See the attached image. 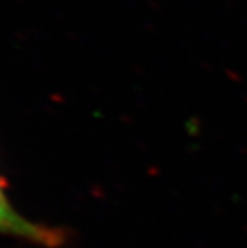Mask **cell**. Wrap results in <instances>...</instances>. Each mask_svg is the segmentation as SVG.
Returning a JSON list of instances; mask_svg holds the SVG:
<instances>
[{"mask_svg":"<svg viewBox=\"0 0 247 248\" xmlns=\"http://www.w3.org/2000/svg\"><path fill=\"white\" fill-rule=\"evenodd\" d=\"M0 235L15 237V239L44 247H56L63 239L58 231L33 223L16 212V208L10 203L8 197L5 195L2 184H0Z\"/></svg>","mask_w":247,"mask_h":248,"instance_id":"obj_1","label":"cell"}]
</instances>
